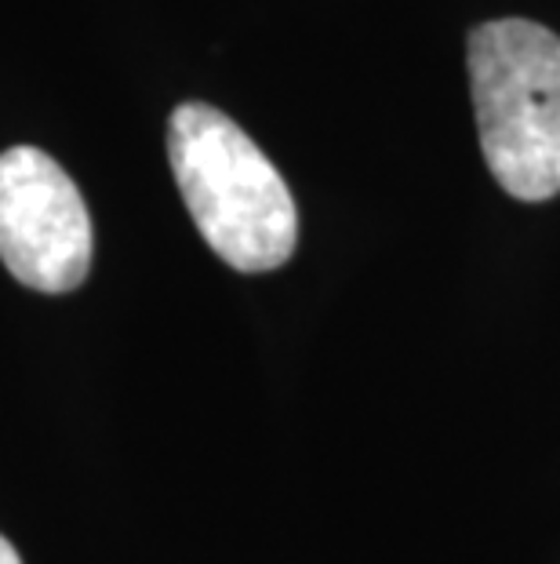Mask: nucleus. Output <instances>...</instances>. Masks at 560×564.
Here are the masks:
<instances>
[{"label": "nucleus", "mask_w": 560, "mask_h": 564, "mask_svg": "<svg viewBox=\"0 0 560 564\" xmlns=\"http://www.w3.org/2000/svg\"><path fill=\"white\" fill-rule=\"evenodd\" d=\"M168 161L200 237L226 267L266 273L292 259V189L241 124L216 106L183 102L168 121Z\"/></svg>", "instance_id": "obj_1"}, {"label": "nucleus", "mask_w": 560, "mask_h": 564, "mask_svg": "<svg viewBox=\"0 0 560 564\" xmlns=\"http://www.w3.org/2000/svg\"><path fill=\"white\" fill-rule=\"evenodd\" d=\"M470 88L484 161L517 200L560 194V37L531 19L470 33Z\"/></svg>", "instance_id": "obj_2"}, {"label": "nucleus", "mask_w": 560, "mask_h": 564, "mask_svg": "<svg viewBox=\"0 0 560 564\" xmlns=\"http://www.w3.org/2000/svg\"><path fill=\"white\" fill-rule=\"evenodd\" d=\"M95 256L88 204L37 147L0 153V259L19 284L63 295L85 284Z\"/></svg>", "instance_id": "obj_3"}, {"label": "nucleus", "mask_w": 560, "mask_h": 564, "mask_svg": "<svg viewBox=\"0 0 560 564\" xmlns=\"http://www.w3.org/2000/svg\"><path fill=\"white\" fill-rule=\"evenodd\" d=\"M0 564H22V557H19V550L8 543L4 535H0Z\"/></svg>", "instance_id": "obj_4"}]
</instances>
